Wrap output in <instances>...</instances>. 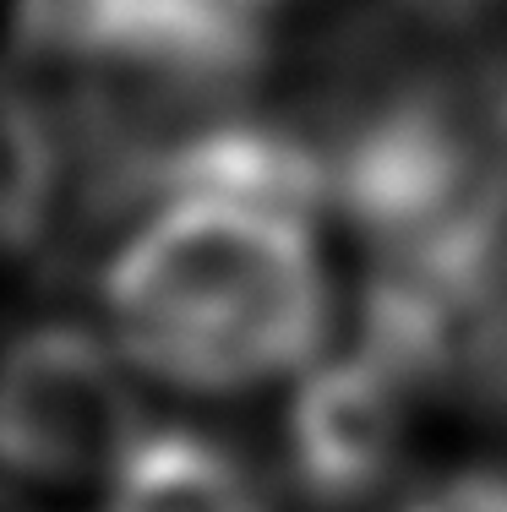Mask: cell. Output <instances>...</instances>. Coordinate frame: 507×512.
Listing matches in <instances>:
<instances>
[{
    "mask_svg": "<svg viewBox=\"0 0 507 512\" xmlns=\"http://www.w3.org/2000/svg\"><path fill=\"white\" fill-rule=\"evenodd\" d=\"M11 55L60 82L257 93L268 28L240 0H11Z\"/></svg>",
    "mask_w": 507,
    "mask_h": 512,
    "instance_id": "2",
    "label": "cell"
},
{
    "mask_svg": "<svg viewBox=\"0 0 507 512\" xmlns=\"http://www.w3.org/2000/svg\"><path fill=\"white\" fill-rule=\"evenodd\" d=\"M246 11H257V17H268V11H279V6H289V0H240Z\"/></svg>",
    "mask_w": 507,
    "mask_h": 512,
    "instance_id": "7",
    "label": "cell"
},
{
    "mask_svg": "<svg viewBox=\"0 0 507 512\" xmlns=\"http://www.w3.org/2000/svg\"><path fill=\"white\" fill-rule=\"evenodd\" d=\"M104 485V512H273L257 469L197 425H142Z\"/></svg>",
    "mask_w": 507,
    "mask_h": 512,
    "instance_id": "4",
    "label": "cell"
},
{
    "mask_svg": "<svg viewBox=\"0 0 507 512\" xmlns=\"http://www.w3.org/2000/svg\"><path fill=\"white\" fill-rule=\"evenodd\" d=\"M382 6H388L393 17H404V22H415V28L448 39V33L475 28V22L486 17L491 0H382Z\"/></svg>",
    "mask_w": 507,
    "mask_h": 512,
    "instance_id": "6",
    "label": "cell"
},
{
    "mask_svg": "<svg viewBox=\"0 0 507 512\" xmlns=\"http://www.w3.org/2000/svg\"><path fill=\"white\" fill-rule=\"evenodd\" d=\"M0 512H33L22 496H11V491H0Z\"/></svg>",
    "mask_w": 507,
    "mask_h": 512,
    "instance_id": "8",
    "label": "cell"
},
{
    "mask_svg": "<svg viewBox=\"0 0 507 512\" xmlns=\"http://www.w3.org/2000/svg\"><path fill=\"white\" fill-rule=\"evenodd\" d=\"M317 213L251 191H175L99 262V306L137 371L235 398L295 376L333 327Z\"/></svg>",
    "mask_w": 507,
    "mask_h": 512,
    "instance_id": "1",
    "label": "cell"
},
{
    "mask_svg": "<svg viewBox=\"0 0 507 512\" xmlns=\"http://www.w3.org/2000/svg\"><path fill=\"white\" fill-rule=\"evenodd\" d=\"M66 202V131L33 82L0 77V267L44 251Z\"/></svg>",
    "mask_w": 507,
    "mask_h": 512,
    "instance_id": "5",
    "label": "cell"
},
{
    "mask_svg": "<svg viewBox=\"0 0 507 512\" xmlns=\"http://www.w3.org/2000/svg\"><path fill=\"white\" fill-rule=\"evenodd\" d=\"M142 431L120 344L50 316L0 344V469L33 485H88Z\"/></svg>",
    "mask_w": 507,
    "mask_h": 512,
    "instance_id": "3",
    "label": "cell"
}]
</instances>
